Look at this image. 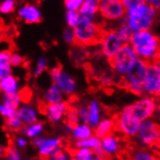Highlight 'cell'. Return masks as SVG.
Masks as SVG:
<instances>
[{
  "instance_id": "39",
  "label": "cell",
  "mask_w": 160,
  "mask_h": 160,
  "mask_svg": "<svg viewBox=\"0 0 160 160\" xmlns=\"http://www.w3.org/2000/svg\"><path fill=\"white\" fill-rule=\"evenodd\" d=\"M17 111L18 110L0 102V116H1L4 119H7L9 118L17 115Z\"/></svg>"
},
{
  "instance_id": "44",
  "label": "cell",
  "mask_w": 160,
  "mask_h": 160,
  "mask_svg": "<svg viewBox=\"0 0 160 160\" xmlns=\"http://www.w3.org/2000/svg\"><path fill=\"white\" fill-rule=\"evenodd\" d=\"M148 3L154 9L156 13H160V0H148Z\"/></svg>"
},
{
  "instance_id": "11",
  "label": "cell",
  "mask_w": 160,
  "mask_h": 160,
  "mask_svg": "<svg viewBox=\"0 0 160 160\" xmlns=\"http://www.w3.org/2000/svg\"><path fill=\"white\" fill-rule=\"evenodd\" d=\"M125 7L122 0H101L99 1V15L106 21L118 22L123 20Z\"/></svg>"
},
{
  "instance_id": "2",
  "label": "cell",
  "mask_w": 160,
  "mask_h": 160,
  "mask_svg": "<svg viewBox=\"0 0 160 160\" xmlns=\"http://www.w3.org/2000/svg\"><path fill=\"white\" fill-rule=\"evenodd\" d=\"M129 45L132 47L138 58L147 63L156 62L160 58V39L152 30L133 33Z\"/></svg>"
},
{
  "instance_id": "17",
  "label": "cell",
  "mask_w": 160,
  "mask_h": 160,
  "mask_svg": "<svg viewBox=\"0 0 160 160\" xmlns=\"http://www.w3.org/2000/svg\"><path fill=\"white\" fill-rule=\"evenodd\" d=\"M120 149L119 139L116 134H111L101 139V150L105 156H115Z\"/></svg>"
},
{
  "instance_id": "24",
  "label": "cell",
  "mask_w": 160,
  "mask_h": 160,
  "mask_svg": "<svg viewBox=\"0 0 160 160\" xmlns=\"http://www.w3.org/2000/svg\"><path fill=\"white\" fill-rule=\"evenodd\" d=\"M45 131V124L42 121H36L34 123L24 125L22 129V134L27 139H35L41 137Z\"/></svg>"
},
{
  "instance_id": "10",
  "label": "cell",
  "mask_w": 160,
  "mask_h": 160,
  "mask_svg": "<svg viewBox=\"0 0 160 160\" xmlns=\"http://www.w3.org/2000/svg\"><path fill=\"white\" fill-rule=\"evenodd\" d=\"M143 91L147 96L160 97V65L157 61L148 65Z\"/></svg>"
},
{
  "instance_id": "46",
  "label": "cell",
  "mask_w": 160,
  "mask_h": 160,
  "mask_svg": "<svg viewBox=\"0 0 160 160\" xmlns=\"http://www.w3.org/2000/svg\"><path fill=\"white\" fill-rule=\"evenodd\" d=\"M6 154V147L0 145V157H4Z\"/></svg>"
},
{
  "instance_id": "29",
  "label": "cell",
  "mask_w": 160,
  "mask_h": 160,
  "mask_svg": "<svg viewBox=\"0 0 160 160\" xmlns=\"http://www.w3.org/2000/svg\"><path fill=\"white\" fill-rule=\"evenodd\" d=\"M118 36V38L120 39V41L123 43V45L129 44L131 39H132V36H133V32L130 30V28L122 22L118 27L117 29L115 30Z\"/></svg>"
},
{
  "instance_id": "4",
  "label": "cell",
  "mask_w": 160,
  "mask_h": 160,
  "mask_svg": "<svg viewBox=\"0 0 160 160\" xmlns=\"http://www.w3.org/2000/svg\"><path fill=\"white\" fill-rule=\"evenodd\" d=\"M148 65L146 61L138 58L131 66L128 72L123 76L126 88L136 95H142L144 93L143 86L147 74Z\"/></svg>"
},
{
  "instance_id": "41",
  "label": "cell",
  "mask_w": 160,
  "mask_h": 160,
  "mask_svg": "<svg viewBox=\"0 0 160 160\" xmlns=\"http://www.w3.org/2000/svg\"><path fill=\"white\" fill-rule=\"evenodd\" d=\"M13 145L18 149H23L28 145V139L26 137H24L23 135H18L14 138Z\"/></svg>"
},
{
  "instance_id": "28",
  "label": "cell",
  "mask_w": 160,
  "mask_h": 160,
  "mask_svg": "<svg viewBox=\"0 0 160 160\" xmlns=\"http://www.w3.org/2000/svg\"><path fill=\"white\" fill-rule=\"evenodd\" d=\"M71 152V160H92L95 156L93 150L86 148H74Z\"/></svg>"
},
{
  "instance_id": "22",
  "label": "cell",
  "mask_w": 160,
  "mask_h": 160,
  "mask_svg": "<svg viewBox=\"0 0 160 160\" xmlns=\"http://www.w3.org/2000/svg\"><path fill=\"white\" fill-rule=\"evenodd\" d=\"M43 98L47 104H58V103H61L65 101L64 100L65 95L53 83H52L51 86L46 89V91L44 92Z\"/></svg>"
},
{
  "instance_id": "12",
  "label": "cell",
  "mask_w": 160,
  "mask_h": 160,
  "mask_svg": "<svg viewBox=\"0 0 160 160\" xmlns=\"http://www.w3.org/2000/svg\"><path fill=\"white\" fill-rule=\"evenodd\" d=\"M131 108H132L134 116L140 121H144L147 119H152L158 108V105L155 98L146 95L138 99L134 104L131 105Z\"/></svg>"
},
{
  "instance_id": "13",
  "label": "cell",
  "mask_w": 160,
  "mask_h": 160,
  "mask_svg": "<svg viewBox=\"0 0 160 160\" xmlns=\"http://www.w3.org/2000/svg\"><path fill=\"white\" fill-rule=\"evenodd\" d=\"M101 52L107 59H111L123 46L115 30H107L102 32L99 40Z\"/></svg>"
},
{
  "instance_id": "5",
  "label": "cell",
  "mask_w": 160,
  "mask_h": 160,
  "mask_svg": "<svg viewBox=\"0 0 160 160\" xmlns=\"http://www.w3.org/2000/svg\"><path fill=\"white\" fill-rule=\"evenodd\" d=\"M114 119L115 127L119 133L126 137L137 136L141 121L134 116L131 105L125 106Z\"/></svg>"
},
{
  "instance_id": "23",
  "label": "cell",
  "mask_w": 160,
  "mask_h": 160,
  "mask_svg": "<svg viewBox=\"0 0 160 160\" xmlns=\"http://www.w3.org/2000/svg\"><path fill=\"white\" fill-rule=\"evenodd\" d=\"M71 137L75 141V142H79V141H82L88 139L89 137L93 136V128H91L87 123H79L77 125L73 126Z\"/></svg>"
},
{
  "instance_id": "30",
  "label": "cell",
  "mask_w": 160,
  "mask_h": 160,
  "mask_svg": "<svg viewBox=\"0 0 160 160\" xmlns=\"http://www.w3.org/2000/svg\"><path fill=\"white\" fill-rule=\"evenodd\" d=\"M48 67H49L48 59H47L43 55L39 56V58H37V60H36V62L34 64V67L32 69V76L34 78L40 77L44 72L47 71Z\"/></svg>"
},
{
  "instance_id": "7",
  "label": "cell",
  "mask_w": 160,
  "mask_h": 160,
  "mask_svg": "<svg viewBox=\"0 0 160 160\" xmlns=\"http://www.w3.org/2000/svg\"><path fill=\"white\" fill-rule=\"evenodd\" d=\"M49 75L52 83L62 91L64 95L71 96L77 92L78 83L76 79L61 66L52 67L49 71Z\"/></svg>"
},
{
  "instance_id": "43",
  "label": "cell",
  "mask_w": 160,
  "mask_h": 160,
  "mask_svg": "<svg viewBox=\"0 0 160 160\" xmlns=\"http://www.w3.org/2000/svg\"><path fill=\"white\" fill-rule=\"evenodd\" d=\"M49 160H71V152L69 150L63 148Z\"/></svg>"
},
{
  "instance_id": "18",
  "label": "cell",
  "mask_w": 160,
  "mask_h": 160,
  "mask_svg": "<svg viewBox=\"0 0 160 160\" xmlns=\"http://www.w3.org/2000/svg\"><path fill=\"white\" fill-rule=\"evenodd\" d=\"M88 118L87 124L91 128H95L103 118V110L100 102L97 99H91L88 102Z\"/></svg>"
},
{
  "instance_id": "45",
  "label": "cell",
  "mask_w": 160,
  "mask_h": 160,
  "mask_svg": "<svg viewBox=\"0 0 160 160\" xmlns=\"http://www.w3.org/2000/svg\"><path fill=\"white\" fill-rule=\"evenodd\" d=\"M72 129H73V126H71L68 123H64V125H63V131H64L65 134L70 135L71 132H72Z\"/></svg>"
},
{
  "instance_id": "27",
  "label": "cell",
  "mask_w": 160,
  "mask_h": 160,
  "mask_svg": "<svg viewBox=\"0 0 160 160\" xmlns=\"http://www.w3.org/2000/svg\"><path fill=\"white\" fill-rule=\"evenodd\" d=\"M0 102L18 110L22 106V102H23V98H22V95L21 94V92L0 94Z\"/></svg>"
},
{
  "instance_id": "33",
  "label": "cell",
  "mask_w": 160,
  "mask_h": 160,
  "mask_svg": "<svg viewBox=\"0 0 160 160\" xmlns=\"http://www.w3.org/2000/svg\"><path fill=\"white\" fill-rule=\"evenodd\" d=\"M17 2L15 0H2L0 1V14L9 15L15 11Z\"/></svg>"
},
{
  "instance_id": "21",
  "label": "cell",
  "mask_w": 160,
  "mask_h": 160,
  "mask_svg": "<svg viewBox=\"0 0 160 160\" xmlns=\"http://www.w3.org/2000/svg\"><path fill=\"white\" fill-rule=\"evenodd\" d=\"M116 129L115 119L112 118H103L98 125L93 128V134L99 139L104 138L108 135H111Z\"/></svg>"
},
{
  "instance_id": "6",
  "label": "cell",
  "mask_w": 160,
  "mask_h": 160,
  "mask_svg": "<svg viewBox=\"0 0 160 160\" xmlns=\"http://www.w3.org/2000/svg\"><path fill=\"white\" fill-rule=\"evenodd\" d=\"M137 59L138 56L132 47L126 44L121 47V49L112 56L109 62L112 70L119 76L123 77Z\"/></svg>"
},
{
  "instance_id": "3",
  "label": "cell",
  "mask_w": 160,
  "mask_h": 160,
  "mask_svg": "<svg viewBox=\"0 0 160 160\" xmlns=\"http://www.w3.org/2000/svg\"><path fill=\"white\" fill-rule=\"evenodd\" d=\"M75 35V43L80 46H88L99 43L102 30L96 21H90L81 18L80 22L73 28Z\"/></svg>"
},
{
  "instance_id": "32",
  "label": "cell",
  "mask_w": 160,
  "mask_h": 160,
  "mask_svg": "<svg viewBox=\"0 0 160 160\" xmlns=\"http://www.w3.org/2000/svg\"><path fill=\"white\" fill-rule=\"evenodd\" d=\"M81 21V15L79 12H71L66 11L65 13V22L68 28H75Z\"/></svg>"
},
{
  "instance_id": "40",
  "label": "cell",
  "mask_w": 160,
  "mask_h": 160,
  "mask_svg": "<svg viewBox=\"0 0 160 160\" xmlns=\"http://www.w3.org/2000/svg\"><path fill=\"white\" fill-rule=\"evenodd\" d=\"M11 64H12V67H20L22 66L24 64V58L21 54L18 53V52H11Z\"/></svg>"
},
{
  "instance_id": "48",
  "label": "cell",
  "mask_w": 160,
  "mask_h": 160,
  "mask_svg": "<svg viewBox=\"0 0 160 160\" xmlns=\"http://www.w3.org/2000/svg\"><path fill=\"white\" fill-rule=\"evenodd\" d=\"M158 63H159V65H160V58H159V59H158V61H157Z\"/></svg>"
},
{
  "instance_id": "38",
  "label": "cell",
  "mask_w": 160,
  "mask_h": 160,
  "mask_svg": "<svg viewBox=\"0 0 160 160\" xmlns=\"http://www.w3.org/2000/svg\"><path fill=\"white\" fill-rule=\"evenodd\" d=\"M133 160H157V158L148 150H136L133 154Z\"/></svg>"
},
{
  "instance_id": "26",
  "label": "cell",
  "mask_w": 160,
  "mask_h": 160,
  "mask_svg": "<svg viewBox=\"0 0 160 160\" xmlns=\"http://www.w3.org/2000/svg\"><path fill=\"white\" fill-rule=\"evenodd\" d=\"M11 52L9 50L0 51V79L12 75L13 67L11 64Z\"/></svg>"
},
{
  "instance_id": "47",
  "label": "cell",
  "mask_w": 160,
  "mask_h": 160,
  "mask_svg": "<svg viewBox=\"0 0 160 160\" xmlns=\"http://www.w3.org/2000/svg\"><path fill=\"white\" fill-rule=\"evenodd\" d=\"M92 160H109L105 155H95Z\"/></svg>"
},
{
  "instance_id": "34",
  "label": "cell",
  "mask_w": 160,
  "mask_h": 160,
  "mask_svg": "<svg viewBox=\"0 0 160 160\" xmlns=\"http://www.w3.org/2000/svg\"><path fill=\"white\" fill-rule=\"evenodd\" d=\"M6 160H22V155L21 150L17 148L13 144L6 148Z\"/></svg>"
},
{
  "instance_id": "37",
  "label": "cell",
  "mask_w": 160,
  "mask_h": 160,
  "mask_svg": "<svg viewBox=\"0 0 160 160\" xmlns=\"http://www.w3.org/2000/svg\"><path fill=\"white\" fill-rule=\"evenodd\" d=\"M65 123H68L71 126H75V125L81 123L80 120H79V118H78V115H77L76 109L75 108L69 109L66 117H65Z\"/></svg>"
},
{
  "instance_id": "15",
  "label": "cell",
  "mask_w": 160,
  "mask_h": 160,
  "mask_svg": "<svg viewBox=\"0 0 160 160\" xmlns=\"http://www.w3.org/2000/svg\"><path fill=\"white\" fill-rule=\"evenodd\" d=\"M69 109L70 106L66 101L58 104H47L44 109V114L52 123H58L65 119Z\"/></svg>"
},
{
  "instance_id": "1",
  "label": "cell",
  "mask_w": 160,
  "mask_h": 160,
  "mask_svg": "<svg viewBox=\"0 0 160 160\" xmlns=\"http://www.w3.org/2000/svg\"><path fill=\"white\" fill-rule=\"evenodd\" d=\"M125 7L123 22L133 33L150 30L157 13L148 1L144 0H122Z\"/></svg>"
},
{
  "instance_id": "20",
  "label": "cell",
  "mask_w": 160,
  "mask_h": 160,
  "mask_svg": "<svg viewBox=\"0 0 160 160\" xmlns=\"http://www.w3.org/2000/svg\"><path fill=\"white\" fill-rule=\"evenodd\" d=\"M79 13L82 18L95 21L99 13V0H83Z\"/></svg>"
},
{
  "instance_id": "25",
  "label": "cell",
  "mask_w": 160,
  "mask_h": 160,
  "mask_svg": "<svg viewBox=\"0 0 160 160\" xmlns=\"http://www.w3.org/2000/svg\"><path fill=\"white\" fill-rule=\"evenodd\" d=\"M75 148H86L88 149H91L94 152L95 155H104L101 150V139L97 138L96 136H91L88 139L75 142L74 144Z\"/></svg>"
},
{
  "instance_id": "9",
  "label": "cell",
  "mask_w": 160,
  "mask_h": 160,
  "mask_svg": "<svg viewBox=\"0 0 160 160\" xmlns=\"http://www.w3.org/2000/svg\"><path fill=\"white\" fill-rule=\"evenodd\" d=\"M139 142L148 147H152L160 143V125L152 119L141 121L137 134Z\"/></svg>"
},
{
  "instance_id": "35",
  "label": "cell",
  "mask_w": 160,
  "mask_h": 160,
  "mask_svg": "<svg viewBox=\"0 0 160 160\" xmlns=\"http://www.w3.org/2000/svg\"><path fill=\"white\" fill-rule=\"evenodd\" d=\"M75 109H76L80 122H82V123H87V120L88 118V104H81L77 107H75Z\"/></svg>"
},
{
  "instance_id": "14",
  "label": "cell",
  "mask_w": 160,
  "mask_h": 160,
  "mask_svg": "<svg viewBox=\"0 0 160 160\" xmlns=\"http://www.w3.org/2000/svg\"><path fill=\"white\" fill-rule=\"evenodd\" d=\"M18 18L27 24L39 23L42 21V12L34 3H24L17 10Z\"/></svg>"
},
{
  "instance_id": "8",
  "label": "cell",
  "mask_w": 160,
  "mask_h": 160,
  "mask_svg": "<svg viewBox=\"0 0 160 160\" xmlns=\"http://www.w3.org/2000/svg\"><path fill=\"white\" fill-rule=\"evenodd\" d=\"M31 144L37 148L39 156L44 160H49L64 148L63 140L60 137L41 136L31 140Z\"/></svg>"
},
{
  "instance_id": "31",
  "label": "cell",
  "mask_w": 160,
  "mask_h": 160,
  "mask_svg": "<svg viewBox=\"0 0 160 160\" xmlns=\"http://www.w3.org/2000/svg\"><path fill=\"white\" fill-rule=\"evenodd\" d=\"M23 123L22 122L21 118H18V115H15L11 118L5 119V127L7 130L11 131V132H18V131H22L23 127Z\"/></svg>"
},
{
  "instance_id": "42",
  "label": "cell",
  "mask_w": 160,
  "mask_h": 160,
  "mask_svg": "<svg viewBox=\"0 0 160 160\" xmlns=\"http://www.w3.org/2000/svg\"><path fill=\"white\" fill-rule=\"evenodd\" d=\"M62 37H63L64 42L66 44L68 45L75 44V35H74V31L72 28H68V27L65 28L62 34Z\"/></svg>"
},
{
  "instance_id": "19",
  "label": "cell",
  "mask_w": 160,
  "mask_h": 160,
  "mask_svg": "<svg viewBox=\"0 0 160 160\" xmlns=\"http://www.w3.org/2000/svg\"><path fill=\"white\" fill-rule=\"evenodd\" d=\"M21 89V82L15 75H9L0 79V94L18 93Z\"/></svg>"
},
{
  "instance_id": "36",
  "label": "cell",
  "mask_w": 160,
  "mask_h": 160,
  "mask_svg": "<svg viewBox=\"0 0 160 160\" xmlns=\"http://www.w3.org/2000/svg\"><path fill=\"white\" fill-rule=\"evenodd\" d=\"M83 0H65L64 1V8L66 11L71 12H79L82 5Z\"/></svg>"
},
{
  "instance_id": "16",
  "label": "cell",
  "mask_w": 160,
  "mask_h": 160,
  "mask_svg": "<svg viewBox=\"0 0 160 160\" xmlns=\"http://www.w3.org/2000/svg\"><path fill=\"white\" fill-rule=\"evenodd\" d=\"M17 115L21 118L23 125H28L39 121L40 112L33 105L28 104V103H22V106L18 109Z\"/></svg>"
}]
</instances>
